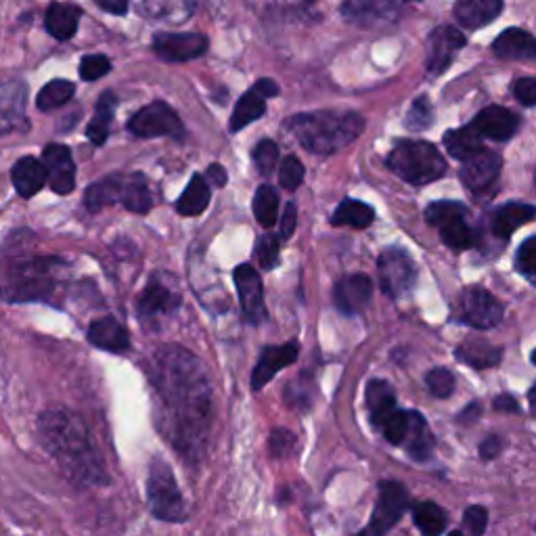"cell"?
I'll list each match as a JSON object with an SVG mask.
<instances>
[{
	"instance_id": "6da1fadb",
	"label": "cell",
	"mask_w": 536,
	"mask_h": 536,
	"mask_svg": "<svg viewBox=\"0 0 536 536\" xmlns=\"http://www.w3.org/2000/svg\"><path fill=\"white\" fill-rule=\"evenodd\" d=\"M149 379L158 400V428L189 463L204 457L214 419V392L206 367L183 346H160L151 354Z\"/></svg>"
},
{
	"instance_id": "7a4b0ae2",
	"label": "cell",
	"mask_w": 536,
	"mask_h": 536,
	"mask_svg": "<svg viewBox=\"0 0 536 536\" xmlns=\"http://www.w3.org/2000/svg\"><path fill=\"white\" fill-rule=\"evenodd\" d=\"M44 449L55 459L65 478L78 486H103L107 469L80 415L67 409H49L38 417Z\"/></svg>"
},
{
	"instance_id": "3957f363",
	"label": "cell",
	"mask_w": 536,
	"mask_h": 536,
	"mask_svg": "<svg viewBox=\"0 0 536 536\" xmlns=\"http://www.w3.org/2000/svg\"><path fill=\"white\" fill-rule=\"evenodd\" d=\"M365 120L352 111H312L283 122V130L310 153L331 155L359 139Z\"/></svg>"
},
{
	"instance_id": "277c9868",
	"label": "cell",
	"mask_w": 536,
	"mask_h": 536,
	"mask_svg": "<svg viewBox=\"0 0 536 536\" xmlns=\"http://www.w3.org/2000/svg\"><path fill=\"white\" fill-rule=\"evenodd\" d=\"M57 266L51 258L13 262L0 268V296L9 302H34L53 294Z\"/></svg>"
},
{
	"instance_id": "5b68a950",
	"label": "cell",
	"mask_w": 536,
	"mask_h": 536,
	"mask_svg": "<svg viewBox=\"0 0 536 536\" xmlns=\"http://www.w3.org/2000/svg\"><path fill=\"white\" fill-rule=\"evenodd\" d=\"M388 168L409 185H428L446 172V162L440 151L426 141H402L386 160Z\"/></svg>"
},
{
	"instance_id": "8992f818",
	"label": "cell",
	"mask_w": 536,
	"mask_h": 536,
	"mask_svg": "<svg viewBox=\"0 0 536 536\" xmlns=\"http://www.w3.org/2000/svg\"><path fill=\"white\" fill-rule=\"evenodd\" d=\"M147 499L155 520L172 524L187 522L189 511L185 497L181 488H178L172 467L162 457H153L149 461Z\"/></svg>"
},
{
	"instance_id": "52a82bcc",
	"label": "cell",
	"mask_w": 536,
	"mask_h": 536,
	"mask_svg": "<svg viewBox=\"0 0 536 536\" xmlns=\"http://www.w3.org/2000/svg\"><path fill=\"white\" fill-rule=\"evenodd\" d=\"M428 225L438 229L440 239L453 250H469L476 235L467 222V208L459 201H436L426 210Z\"/></svg>"
},
{
	"instance_id": "ba28073f",
	"label": "cell",
	"mask_w": 536,
	"mask_h": 536,
	"mask_svg": "<svg viewBox=\"0 0 536 536\" xmlns=\"http://www.w3.org/2000/svg\"><path fill=\"white\" fill-rule=\"evenodd\" d=\"M411 507V495L407 486L396 480L379 482L377 501L371 513V524L367 528L369 536H386L398 520L405 516Z\"/></svg>"
},
{
	"instance_id": "9c48e42d",
	"label": "cell",
	"mask_w": 536,
	"mask_h": 536,
	"mask_svg": "<svg viewBox=\"0 0 536 536\" xmlns=\"http://www.w3.org/2000/svg\"><path fill=\"white\" fill-rule=\"evenodd\" d=\"M505 315L503 304L482 287H467L457 302V321L486 331L495 329Z\"/></svg>"
},
{
	"instance_id": "30bf717a",
	"label": "cell",
	"mask_w": 536,
	"mask_h": 536,
	"mask_svg": "<svg viewBox=\"0 0 536 536\" xmlns=\"http://www.w3.org/2000/svg\"><path fill=\"white\" fill-rule=\"evenodd\" d=\"M128 130L134 137L141 139L183 137V124L178 120L176 111L162 101L149 103L139 111V114H134L128 122Z\"/></svg>"
},
{
	"instance_id": "8fae6325",
	"label": "cell",
	"mask_w": 536,
	"mask_h": 536,
	"mask_svg": "<svg viewBox=\"0 0 536 536\" xmlns=\"http://www.w3.org/2000/svg\"><path fill=\"white\" fill-rule=\"evenodd\" d=\"M379 268V283L390 298H402L411 294L415 287L417 271L409 254L400 248H388L382 252L377 262Z\"/></svg>"
},
{
	"instance_id": "7c38bea8",
	"label": "cell",
	"mask_w": 536,
	"mask_h": 536,
	"mask_svg": "<svg viewBox=\"0 0 536 536\" xmlns=\"http://www.w3.org/2000/svg\"><path fill=\"white\" fill-rule=\"evenodd\" d=\"M42 166L47 170V183L53 193L67 195L76 187V166L72 160V151L65 145L51 143L42 151Z\"/></svg>"
},
{
	"instance_id": "4fadbf2b",
	"label": "cell",
	"mask_w": 536,
	"mask_h": 536,
	"mask_svg": "<svg viewBox=\"0 0 536 536\" xmlns=\"http://www.w3.org/2000/svg\"><path fill=\"white\" fill-rule=\"evenodd\" d=\"M233 281L239 294V302L243 308V315L252 325H260L266 321V308H264V294H262V281L258 273L250 264H241L235 268Z\"/></svg>"
},
{
	"instance_id": "5bb4252c",
	"label": "cell",
	"mask_w": 536,
	"mask_h": 536,
	"mask_svg": "<svg viewBox=\"0 0 536 536\" xmlns=\"http://www.w3.org/2000/svg\"><path fill=\"white\" fill-rule=\"evenodd\" d=\"M373 296V283L367 275H350L340 279L333 287V302L342 315L354 317L369 306Z\"/></svg>"
},
{
	"instance_id": "9a60e30c",
	"label": "cell",
	"mask_w": 536,
	"mask_h": 536,
	"mask_svg": "<svg viewBox=\"0 0 536 536\" xmlns=\"http://www.w3.org/2000/svg\"><path fill=\"white\" fill-rule=\"evenodd\" d=\"M153 51L164 61H193L208 51L204 34H158L153 38Z\"/></svg>"
},
{
	"instance_id": "2e32d148",
	"label": "cell",
	"mask_w": 536,
	"mask_h": 536,
	"mask_svg": "<svg viewBox=\"0 0 536 536\" xmlns=\"http://www.w3.org/2000/svg\"><path fill=\"white\" fill-rule=\"evenodd\" d=\"M298 344L296 342H289V344H283V346H266L260 354V359L252 371V377H250V386L254 392H260L268 382H273L275 375L289 367L294 365L298 361Z\"/></svg>"
},
{
	"instance_id": "e0dca14e",
	"label": "cell",
	"mask_w": 536,
	"mask_h": 536,
	"mask_svg": "<svg viewBox=\"0 0 536 536\" xmlns=\"http://www.w3.org/2000/svg\"><path fill=\"white\" fill-rule=\"evenodd\" d=\"M465 47V36L453 26H438L430 34L428 42V70L438 76L449 67L457 55Z\"/></svg>"
},
{
	"instance_id": "ac0fdd59",
	"label": "cell",
	"mask_w": 536,
	"mask_h": 536,
	"mask_svg": "<svg viewBox=\"0 0 536 536\" xmlns=\"http://www.w3.org/2000/svg\"><path fill=\"white\" fill-rule=\"evenodd\" d=\"M499 172H501L499 153L482 149L480 153L474 155V158H469L463 162L459 176H461V181L467 189L480 193L497 181Z\"/></svg>"
},
{
	"instance_id": "d6986e66",
	"label": "cell",
	"mask_w": 536,
	"mask_h": 536,
	"mask_svg": "<svg viewBox=\"0 0 536 536\" xmlns=\"http://www.w3.org/2000/svg\"><path fill=\"white\" fill-rule=\"evenodd\" d=\"M469 126H472L480 134V137L493 139V141H507L518 132L520 118L505 107L490 105V107L482 109Z\"/></svg>"
},
{
	"instance_id": "ffe728a7",
	"label": "cell",
	"mask_w": 536,
	"mask_h": 536,
	"mask_svg": "<svg viewBox=\"0 0 536 536\" xmlns=\"http://www.w3.org/2000/svg\"><path fill=\"white\" fill-rule=\"evenodd\" d=\"M181 306V296L158 279H153L139 300V317L145 323H155L162 317L172 315Z\"/></svg>"
},
{
	"instance_id": "44dd1931",
	"label": "cell",
	"mask_w": 536,
	"mask_h": 536,
	"mask_svg": "<svg viewBox=\"0 0 536 536\" xmlns=\"http://www.w3.org/2000/svg\"><path fill=\"white\" fill-rule=\"evenodd\" d=\"M88 342L105 352L120 354L130 348V335L120 321H116L114 317H103L93 321L91 327H88Z\"/></svg>"
},
{
	"instance_id": "7402d4cb",
	"label": "cell",
	"mask_w": 536,
	"mask_h": 536,
	"mask_svg": "<svg viewBox=\"0 0 536 536\" xmlns=\"http://www.w3.org/2000/svg\"><path fill=\"white\" fill-rule=\"evenodd\" d=\"M505 0H459L455 5V19L469 30H480L501 15Z\"/></svg>"
},
{
	"instance_id": "603a6c76",
	"label": "cell",
	"mask_w": 536,
	"mask_h": 536,
	"mask_svg": "<svg viewBox=\"0 0 536 536\" xmlns=\"http://www.w3.org/2000/svg\"><path fill=\"white\" fill-rule=\"evenodd\" d=\"M11 178H13V187L17 189V193L21 197L30 199L36 193H40L44 185H47V170H44L40 160L32 158V155H26V158L15 162L11 170Z\"/></svg>"
},
{
	"instance_id": "cb8c5ba5",
	"label": "cell",
	"mask_w": 536,
	"mask_h": 536,
	"mask_svg": "<svg viewBox=\"0 0 536 536\" xmlns=\"http://www.w3.org/2000/svg\"><path fill=\"white\" fill-rule=\"evenodd\" d=\"M493 51L499 59H524L530 61L536 57V47H534V38L526 30L520 28H509L503 34L497 36Z\"/></svg>"
},
{
	"instance_id": "d4e9b609",
	"label": "cell",
	"mask_w": 536,
	"mask_h": 536,
	"mask_svg": "<svg viewBox=\"0 0 536 536\" xmlns=\"http://www.w3.org/2000/svg\"><path fill=\"white\" fill-rule=\"evenodd\" d=\"M455 354L461 363L474 367V369L497 367L501 363V356H503L501 348L493 346L482 338H467L465 342H461L457 346Z\"/></svg>"
},
{
	"instance_id": "484cf974",
	"label": "cell",
	"mask_w": 536,
	"mask_h": 536,
	"mask_svg": "<svg viewBox=\"0 0 536 536\" xmlns=\"http://www.w3.org/2000/svg\"><path fill=\"white\" fill-rule=\"evenodd\" d=\"M365 400H367V411H369V419L373 423V428H377L379 423H382L398 407L396 392L386 379H371L365 390Z\"/></svg>"
},
{
	"instance_id": "4316f807",
	"label": "cell",
	"mask_w": 536,
	"mask_h": 536,
	"mask_svg": "<svg viewBox=\"0 0 536 536\" xmlns=\"http://www.w3.org/2000/svg\"><path fill=\"white\" fill-rule=\"evenodd\" d=\"M534 218V206L530 204H505L501 208L495 210L493 214V222H490V227H493V233L507 241L513 233L518 231V227L526 225Z\"/></svg>"
},
{
	"instance_id": "83f0119b",
	"label": "cell",
	"mask_w": 536,
	"mask_h": 536,
	"mask_svg": "<svg viewBox=\"0 0 536 536\" xmlns=\"http://www.w3.org/2000/svg\"><path fill=\"white\" fill-rule=\"evenodd\" d=\"M80 24V9L65 3H53L44 15L47 32L57 40H70Z\"/></svg>"
},
{
	"instance_id": "f1b7e54d",
	"label": "cell",
	"mask_w": 536,
	"mask_h": 536,
	"mask_svg": "<svg viewBox=\"0 0 536 536\" xmlns=\"http://www.w3.org/2000/svg\"><path fill=\"white\" fill-rule=\"evenodd\" d=\"M118 204L128 208L130 212L145 214L151 210V191L145 183V178L141 174H132V176H122L120 178V199Z\"/></svg>"
},
{
	"instance_id": "f546056e",
	"label": "cell",
	"mask_w": 536,
	"mask_h": 536,
	"mask_svg": "<svg viewBox=\"0 0 536 536\" xmlns=\"http://www.w3.org/2000/svg\"><path fill=\"white\" fill-rule=\"evenodd\" d=\"M434 446H436V438H434V434H432V430L428 426L426 417H423L421 413H417L413 426H411V432H409L405 444H402V449L409 453L411 459L423 463V461H428L432 457Z\"/></svg>"
},
{
	"instance_id": "4dcf8cb0",
	"label": "cell",
	"mask_w": 536,
	"mask_h": 536,
	"mask_svg": "<svg viewBox=\"0 0 536 536\" xmlns=\"http://www.w3.org/2000/svg\"><path fill=\"white\" fill-rule=\"evenodd\" d=\"M116 107H118V97L109 91L103 93L101 99L97 101L95 116L91 122H88V128H86V137L93 145L99 147L107 141L109 126H111V122H114V116H116Z\"/></svg>"
},
{
	"instance_id": "1f68e13d",
	"label": "cell",
	"mask_w": 536,
	"mask_h": 536,
	"mask_svg": "<svg viewBox=\"0 0 536 536\" xmlns=\"http://www.w3.org/2000/svg\"><path fill=\"white\" fill-rule=\"evenodd\" d=\"M444 147L453 155L455 160H461V162L474 158L476 153H480L484 149L482 137L472 126L446 132L444 134Z\"/></svg>"
},
{
	"instance_id": "d6a6232c",
	"label": "cell",
	"mask_w": 536,
	"mask_h": 536,
	"mask_svg": "<svg viewBox=\"0 0 536 536\" xmlns=\"http://www.w3.org/2000/svg\"><path fill=\"white\" fill-rule=\"evenodd\" d=\"M411 511H413V522L419 528L421 536H442L446 526H449L446 511L434 501L415 503Z\"/></svg>"
},
{
	"instance_id": "836d02e7",
	"label": "cell",
	"mask_w": 536,
	"mask_h": 536,
	"mask_svg": "<svg viewBox=\"0 0 536 536\" xmlns=\"http://www.w3.org/2000/svg\"><path fill=\"white\" fill-rule=\"evenodd\" d=\"M210 204V185L204 174H193L185 193L178 197L176 210L183 216H199Z\"/></svg>"
},
{
	"instance_id": "e575fe53",
	"label": "cell",
	"mask_w": 536,
	"mask_h": 536,
	"mask_svg": "<svg viewBox=\"0 0 536 536\" xmlns=\"http://www.w3.org/2000/svg\"><path fill=\"white\" fill-rule=\"evenodd\" d=\"M375 218V212L371 206L363 204L359 199H344L342 204L331 216V222L335 227H352V229H365L369 227Z\"/></svg>"
},
{
	"instance_id": "d590c367",
	"label": "cell",
	"mask_w": 536,
	"mask_h": 536,
	"mask_svg": "<svg viewBox=\"0 0 536 536\" xmlns=\"http://www.w3.org/2000/svg\"><path fill=\"white\" fill-rule=\"evenodd\" d=\"M120 178L122 176H107L103 181L95 183L86 189L84 204L91 212H99L105 206H114L120 199Z\"/></svg>"
},
{
	"instance_id": "8d00e7d4",
	"label": "cell",
	"mask_w": 536,
	"mask_h": 536,
	"mask_svg": "<svg viewBox=\"0 0 536 536\" xmlns=\"http://www.w3.org/2000/svg\"><path fill=\"white\" fill-rule=\"evenodd\" d=\"M264 111H266V101L254 91V88H250V91L245 93L235 105V111L231 116V130L237 132L248 126L250 122L260 120L264 116Z\"/></svg>"
},
{
	"instance_id": "74e56055",
	"label": "cell",
	"mask_w": 536,
	"mask_h": 536,
	"mask_svg": "<svg viewBox=\"0 0 536 536\" xmlns=\"http://www.w3.org/2000/svg\"><path fill=\"white\" fill-rule=\"evenodd\" d=\"M76 93V86L70 80H51L40 88L36 97V105L40 111H53L63 107L67 101H72Z\"/></svg>"
},
{
	"instance_id": "f35d334b",
	"label": "cell",
	"mask_w": 536,
	"mask_h": 536,
	"mask_svg": "<svg viewBox=\"0 0 536 536\" xmlns=\"http://www.w3.org/2000/svg\"><path fill=\"white\" fill-rule=\"evenodd\" d=\"M283 396L287 405L292 409L308 411L312 407V402H315L317 398V388L308 375H300L294 379V382H289Z\"/></svg>"
},
{
	"instance_id": "ab89813d",
	"label": "cell",
	"mask_w": 536,
	"mask_h": 536,
	"mask_svg": "<svg viewBox=\"0 0 536 536\" xmlns=\"http://www.w3.org/2000/svg\"><path fill=\"white\" fill-rule=\"evenodd\" d=\"M254 214L264 229L275 227L279 214V195L273 187L262 185L254 195Z\"/></svg>"
},
{
	"instance_id": "60d3db41",
	"label": "cell",
	"mask_w": 536,
	"mask_h": 536,
	"mask_svg": "<svg viewBox=\"0 0 536 536\" xmlns=\"http://www.w3.org/2000/svg\"><path fill=\"white\" fill-rule=\"evenodd\" d=\"M434 122V107L430 103L428 97H419L411 109H409V114L405 118V126L413 132L417 130H428Z\"/></svg>"
},
{
	"instance_id": "b9f144b4",
	"label": "cell",
	"mask_w": 536,
	"mask_h": 536,
	"mask_svg": "<svg viewBox=\"0 0 536 536\" xmlns=\"http://www.w3.org/2000/svg\"><path fill=\"white\" fill-rule=\"evenodd\" d=\"M426 384L432 396L444 400L455 392V375L446 367H436L426 375Z\"/></svg>"
},
{
	"instance_id": "7bdbcfd3",
	"label": "cell",
	"mask_w": 536,
	"mask_h": 536,
	"mask_svg": "<svg viewBox=\"0 0 536 536\" xmlns=\"http://www.w3.org/2000/svg\"><path fill=\"white\" fill-rule=\"evenodd\" d=\"M304 181V164L296 158V155H287L281 164L279 183L287 191H296Z\"/></svg>"
},
{
	"instance_id": "ee69618b",
	"label": "cell",
	"mask_w": 536,
	"mask_h": 536,
	"mask_svg": "<svg viewBox=\"0 0 536 536\" xmlns=\"http://www.w3.org/2000/svg\"><path fill=\"white\" fill-rule=\"evenodd\" d=\"M296 446H298V438L289 430L277 428L271 432V436H268V451H271V455L277 459H285L292 455L296 451Z\"/></svg>"
},
{
	"instance_id": "f6af8a7d",
	"label": "cell",
	"mask_w": 536,
	"mask_h": 536,
	"mask_svg": "<svg viewBox=\"0 0 536 536\" xmlns=\"http://www.w3.org/2000/svg\"><path fill=\"white\" fill-rule=\"evenodd\" d=\"M277 160H279V147H277V143H273V141H260L256 145V149H254V164H256V168H258L260 174H264V176L271 174L275 170V166H277Z\"/></svg>"
},
{
	"instance_id": "bcb514c9",
	"label": "cell",
	"mask_w": 536,
	"mask_h": 536,
	"mask_svg": "<svg viewBox=\"0 0 536 536\" xmlns=\"http://www.w3.org/2000/svg\"><path fill=\"white\" fill-rule=\"evenodd\" d=\"M488 526V509L482 505L467 507L463 513V534L467 536H482Z\"/></svg>"
},
{
	"instance_id": "7dc6e473",
	"label": "cell",
	"mask_w": 536,
	"mask_h": 536,
	"mask_svg": "<svg viewBox=\"0 0 536 536\" xmlns=\"http://www.w3.org/2000/svg\"><path fill=\"white\" fill-rule=\"evenodd\" d=\"M256 254L264 271H271V268L277 266V260H279V237L273 233H266L264 237H260Z\"/></svg>"
},
{
	"instance_id": "c3c4849f",
	"label": "cell",
	"mask_w": 536,
	"mask_h": 536,
	"mask_svg": "<svg viewBox=\"0 0 536 536\" xmlns=\"http://www.w3.org/2000/svg\"><path fill=\"white\" fill-rule=\"evenodd\" d=\"M516 268L528 281H534L536 277V239L534 237L522 243V248L516 254Z\"/></svg>"
},
{
	"instance_id": "681fc988",
	"label": "cell",
	"mask_w": 536,
	"mask_h": 536,
	"mask_svg": "<svg viewBox=\"0 0 536 536\" xmlns=\"http://www.w3.org/2000/svg\"><path fill=\"white\" fill-rule=\"evenodd\" d=\"M111 70V63L105 55H86L80 63V76L86 82L103 78Z\"/></svg>"
},
{
	"instance_id": "f907efd6",
	"label": "cell",
	"mask_w": 536,
	"mask_h": 536,
	"mask_svg": "<svg viewBox=\"0 0 536 536\" xmlns=\"http://www.w3.org/2000/svg\"><path fill=\"white\" fill-rule=\"evenodd\" d=\"M379 7V0H344L342 15L348 21H367Z\"/></svg>"
},
{
	"instance_id": "816d5d0a",
	"label": "cell",
	"mask_w": 536,
	"mask_h": 536,
	"mask_svg": "<svg viewBox=\"0 0 536 536\" xmlns=\"http://www.w3.org/2000/svg\"><path fill=\"white\" fill-rule=\"evenodd\" d=\"M503 449H505V438L503 436H499V434L486 436L480 442V459L482 461H493L503 453Z\"/></svg>"
},
{
	"instance_id": "f5cc1de1",
	"label": "cell",
	"mask_w": 536,
	"mask_h": 536,
	"mask_svg": "<svg viewBox=\"0 0 536 536\" xmlns=\"http://www.w3.org/2000/svg\"><path fill=\"white\" fill-rule=\"evenodd\" d=\"M513 93H516V99L524 107H532L536 103V80L534 78H520L513 86Z\"/></svg>"
},
{
	"instance_id": "db71d44e",
	"label": "cell",
	"mask_w": 536,
	"mask_h": 536,
	"mask_svg": "<svg viewBox=\"0 0 536 536\" xmlns=\"http://www.w3.org/2000/svg\"><path fill=\"white\" fill-rule=\"evenodd\" d=\"M296 225H298L296 206L294 204H287L285 206V212H283V218H281V233H279V237L281 239L292 237L294 231H296Z\"/></svg>"
},
{
	"instance_id": "11a10c76",
	"label": "cell",
	"mask_w": 536,
	"mask_h": 536,
	"mask_svg": "<svg viewBox=\"0 0 536 536\" xmlns=\"http://www.w3.org/2000/svg\"><path fill=\"white\" fill-rule=\"evenodd\" d=\"M493 407H495V411H499V413H511V415H520V413H522L520 402H518L516 398H513L511 394H501V396H497L495 402H493Z\"/></svg>"
},
{
	"instance_id": "9f6ffc18",
	"label": "cell",
	"mask_w": 536,
	"mask_h": 536,
	"mask_svg": "<svg viewBox=\"0 0 536 536\" xmlns=\"http://www.w3.org/2000/svg\"><path fill=\"white\" fill-rule=\"evenodd\" d=\"M95 5L111 15H126L128 0H95Z\"/></svg>"
},
{
	"instance_id": "6f0895ef",
	"label": "cell",
	"mask_w": 536,
	"mask_h": 536,
	"mask_svg": "<svg viewBox=\"0 0 536 536\" xmlns=\"http://www.w3.org/2000/svg\"><path fill=\"white\" fill-rule=\"evenodd\" d=\"M204 178H206V181H210L214 187H225L227 185V172H225V168L218 166V164H212L208 168V172L204 174Z\"/></svg>"
},
{
	"instance_id": "680465c9",
	"label": "cell",
	"mask_w": 536,
	"mask_h": 536,
	"mask_svg": "<svg viewBox=\"0 0 536 536\" xmlns=\"http://www.w3.org/2000/svg\"><path fill=\"white\" fill-rule=\"evenodd\" d=\"M254 91L266 101V99H271V97H277L279 95V86L273 80H258L254 84Z\"/></svg>"
},
{
	"instance_id": "91938a15",
	"label": "cell",
	"mask_w": 536,
	"mask_h": 536,
	"mask_svg": "<svg viewBox=\"0 0 536 536\" xmlns=\"http://www.w3.org/2000/svg\"><path fill=\"white\" fill-rule=\"evenodd\" d=\"M480 415V405L478 402H472V405H467L459 415H457V421L459 423H474Z\"/></svg>"
},
{
	"instance_id": "94428289",
	"label": "cell",
	"mask_w": 536,
	"mask_h": 536,
	"mask_svg": "<svg viewBox=\"0 0 536 536\" xmlns=\"http://www.w3.org/2000/svg\"><path fill=\"white\" fill-rule=\"evenodd\" d=\"M449 536H467V534H463V532H461V530H453V532H451V534H449Z\"/></svg>"
},
{
	"instance_id": "6125c7cd",
	"label": "cell",
	"mask_w": 536,
	"mask_h": 536,
	"mask_svg": "<svg viewBox=\"0 0 536 536\" xmlns=\"http://www.w3.org/2000/svg\"><path fill=\"white\" fill-rule=\"evenodd\" d=\"M354 536H369V534H367V530H363V532H359V534H354Z\"/></svg>"
},
{
	"instance_id": "be15d7a7",
	"label": "cell",
	"mask_w": 536,
	"mask_h": 536,
	"mask_svg": "<svg viewBox=\"0 0 536 536\" xmlns=\"http://www.w3.org/2000/svg\"><path fill=\"white\" fill-rule=\"evenodd\" d=\"M411 3H417V0H411Z\"/></svg>"
}]
</instances>
